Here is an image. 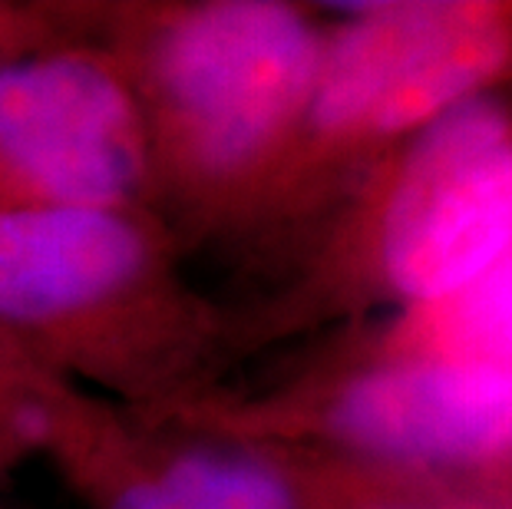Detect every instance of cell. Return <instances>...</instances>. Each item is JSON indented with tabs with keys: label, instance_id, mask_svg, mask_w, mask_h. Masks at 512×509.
<instances>
[{
	"label": "cell",
	"instance_id": "7",
	"mask_svg": "<svg viewBox=\"0 0 512 509\" xmlns=\"http://www.w3.org/2000/svg\"><path fill=\"white\" fill-rule=\"evenodd\" d=\"M331 437L397 463H460L512 447V364L400 361L351 377L324 410Z\"/></svg>",
	"mask_w": 512,
	"mask_h": 509
},
{
	"label": "cell",
	"instance_id": "1",
	"mask_svg": "<svg viewBox=\"0 0 512 509\" xmlns=\"http://www.w3.org/2000/svg\"><path fill=\"white\" fill-rule=\"evenodd\" d=\"M222 334L146 205L0 212V351L37 374L159 417L212 394Z\"/></svg>",
	"mask_w": 512,
	"mask_h": 509
},
{
	"label": "cell",
	"instance_id": "6",
	"mask_svg": "<svg viewBox=\"0 0 512 509\" xmlns=\"http://www.w3.org/2000/svg\"><path fill=\"white\" fill-rule=\"evenodd\" d=\"M324 43L308 123L324 136L400 133L453 110L506 57V30L483 4H364Z\"/></svg>",
	"mask_w": 512,
	"mask_h": 509
},
{
	"label": "cell",
	"instance_id": "8",
	"mask_svg": "<svg viewBox=\"0 0 512 509\" xmlns=\"http://www.w3.org/2000/svg\"><path fill=\"white\" fill-rule=\"evenodd\" d=\"M443 341L466 354L463 361H512V245L470 288L453 295L443 318Z\"/></svg>",
	"mask_w": 512,
	"mask_h": 509
},
{
	"label": "cell",
	"instance_id": "10",
	"mask_svg": "<svg viewBox=\"0 0 512 509\" xmlns=\"http://www.w3.org/2000/svg\"><path fill=\"white\" fill-rule=\"evenodd\" d=\"M83 7L60 4H4L0 0V63L24 50L43 47L50 40L80 30Z\"/></svg>",
	"mask_w": 512,
	"mask_h": 509
},
{
	"label": "cell",
	"instance_id": "11",
	"mask_svg": "<svg viewBox=\"0 0 512 509\" xmlns=\"http://www.w3.org/2000/svg\"><path fill=\"white\" fill-rule=\"evenodd\" d=\"M374 509H460V506H413V503H400V506H374Z\"/></svg>",
	"mask_w": 512,
	"mask_h": 509
},
{
	"label": "cell",
	"instance_id": "3",
	"mask_svg": "<svg viewBox=\"0 0 512 509\" xmlns=\"http://www.w3.org/2000/svg\"><path fill=\"white\" fill-rule=\"evenodd\" d=\"M152 209L143 113L123 67L80 30L0 63V212Z\"/></svg>",
	"mask_w": 512,
	"mask_h": 509
},
{
	"label": "cell",
	"instance_id": "5",
	"mask_svg": "<svg viewBox=\"0 0 512 509\" xmlns=\"http://www.w3.org/2000/svg\"><path fill=\"white\" fill-rule=\"evenodd\" d=\"M40 453L86 509H301L275 463L40 374Z\"/></svg>",
	"mask_w": 512,
	"mask_h": 509
},
{
	"label": "cell",
	"instance_id": "9",
	"mask_svg": "<svg viewBox=\"0 0 512 509\" xmlns=\"http://www.w3.org/2000/svg\"><path fill=\"white\" fill-rule=\"evenodd\" d=\"M40 453V374L0 351V480Z\"/></svg>",
	"mask_w": 512,
	"mask_h": 509
},
{
	"label": "cell",
	"instance_id": "4",
	"mask_svg": "<svg viewBox=\"0 0 512 509\" xmlns=\"http://www.w3.org/2000/svg\"><path fill=\"white\" fill-rule=\"evenodd\" d=\"M512 245V143L489 103L423 126L380 215V265L403 298L446 301Z\"/></svg>",
	"mask_w": 512,
	"mask_h": 509
},
{
	"label": "cell",
	"instance_id": "2",
	"mask_svg": "<svg viewBox=\"0 0 512 509\" xmlns=\"http://www.w3.org/2000/svg\"><path fill=\"white\" fill-rule=\"evenodd\" d=\"M143 113L152 212L182 238L232 219L308 119L324 40L275 0L86 7Z\"/></svg>",
	"mask_w": 512,
	"mask_h": 509
}]
</instances>
